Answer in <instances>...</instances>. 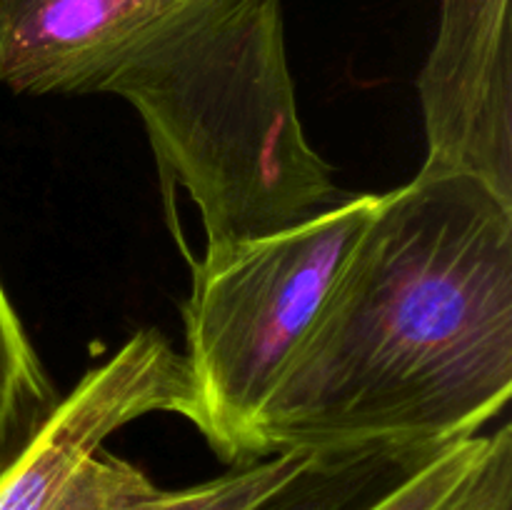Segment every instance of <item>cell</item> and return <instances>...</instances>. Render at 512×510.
<instances>
[{
	"mask_svg": "<svg viewBox=\"0 0 512 510\" xmlns=\"http://www.w3.org/2000/svg\"><path fill=\"white\" fill-rule=\"evenodd\" d=\"M378 195H345L278 233L205 250L183 305L193 425L223 463H255L253 423Z\"/></svg>",
	"mask_w": 512,
	"mask_h": 510,
	"instance_id": "cell-2",
	"label": "cell"
},
{
	"mask_svg": "<svg viewBox=\"0 0 512 510\" xmlns=\"http://www.w3.org/2000/svg\"><path fill=\"white\" fill-rule=\"evenodd\" d=\"M55 400V388L0 283V468L23 448Z\"/></svg>",
	"mask_w": 512,
	"mask_h": 510,
	"instance_id": "cell-7",
	"label": "cell"
},
{
	"mask_svg": "<svg viewBox=\"0 0 512 510\" xmlns=\"http://www.w3.org/2000/svg\"><path fill=\"white\" fill-rule=\"evenodd\" d=\"M485 448L488 435L453 440L363 510H443L473 473Z\"/></svg>",
	"mask_w": 512,
	"mask_h": 510,
	"instance_id": "cell-9",
	"label": "cell"
},
{
	"mask_svg": "<svg viewBox=\"0 0 512 510\" xmlns=\"http://www.w3.org/2000/svg\"><path fill=\"white\" fill-rule=\"evenodd\" d=\"M320 450H285L180 490H163L120 510H255L298 478Z\"/></svg>",
	"mask_w": 512,
	"mask_h": 510,
	"instance_id": "cell-8",
	"label": "cell"
},
{
	"mask_svg": "<svg viewBox=\"0 0 512 510\" xmlns=\"http://www.w3.org/2000/svg\"><path fill=\"white\" fill-rule=\"evenodd\" d=\"M153 413L193 423L195 398L185 355L145 328L55 400L0 468V510H120L155 495L143 470L103 448L115 430Z\"/></svg>",
	"mask_w": 512,
	"mask_h": 510,
	"instance_id": "cell-3",
	"label": "cell"
},
{
	"mask_svg": "<svg viewBox=\"0 0 512 510\" xmlns=\"http://www.w3.org/2000/svg\"><path fill=\"white\" fill-rule=\"evenodd\" d=\"M438 450L405 445L320 450L298 478L255 510H363Z\"/></svg>",
	"mask_w": 512,
	"mask_h": 510,
	"instance_id": "cell-6",
	"label": "cell"
},
{
	"mask_svg": "<svg viewBox=\"0 0 512 510\" xmlns=\"http://www.w3.org/2000/svg\"><path fill=\"white\" fill-rule=\"evenodd\" d=\"M418 95L423 168L473 175L512 203V0H440Z\"/></svg>",
	"mask_w": 512,
	"mask_h": 510,
	"instance_id": "cell-4",
	"label": "cell"
},
{
	"mask_svg": "<svg viewBox=\"0 0 512 510\" xmlns=\"http://www.w3.org/2000/svg\"><path fill=\"white\" fill-rule=\"evenodd\" d=\"M443 510H512V430L500 425L458 493Z\"/></svg>",
	"mask_w": 512,
	"mask_h": 510,
	"instance_id": "cell-10",
	"label": "cell"
},
{
	"mask_svg": "<svg viewBox=\"0 0 512 510\" xmlns=\"http://www.w3.org/2000/svg\"><path fill=\"white\" fill-rule=\"evenodd\" d=\"M210 0H0V83L68 95L88 65Z\"/></svg>",
	"mask_w": 512,
	"mask_h": 510,
	"instance_id": "cell-5",
	"label": "cell"
},
{
	"mask_svg": "<svg viewBox=\"0 0 512 510\" xmlns=\"http://www.w3.org/2000/svg\"><path fill=\"white\" fill-rule=\"evenodd\" d=\"M512 393V205L425 170L378 195L253 423L255 458L478 435Z\"/></svg>",
	"mask_w": 512,
	"mask_h": 510,
	"instance_id": "cell-1",
	"label": "cell"
}]
</instances>
